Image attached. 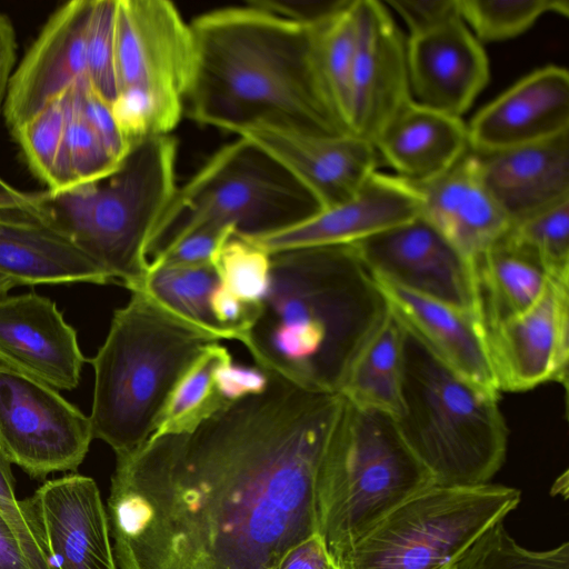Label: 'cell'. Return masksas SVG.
<instances>
[{
    "instance_id": "obj_26",
    "label": "cell",
    "mask_w": 569,
    "mask_h": 569,
    "mask_svg": "<svg viewBox=\"0 0 569 569\" xmlns=\"http://www.w3.org/2000/svg\"><path fill=\"white\" fill-rule=\"evenodd\" d=\"M0 273L18 286L112 283L107 273L48 224L0 212Z\"/></svg>"
},
{
    "instance_id": "obj_30",
    "label": "cell",
    "mask_w": 569,
    "mask_h": 569,
    "mask_svg": "<svg viewBox=\"0 0 569 569\" xmlns=\"http://www.w3.org/2000/svg\"><path fill=\"white\" fill-rule=\"evenodd\" d=\"M219 278L212 264L150 269L141 291L176 316L221 339H233L213 319L209 299Z\"/></svg>"
},
{
    "instance_id": "obj_37",
    "label": "cell",
    "mask_w": 569,
    "mask_h": 569,
    "mask_svg": "<svg viewBox=\"0 0 569 569\" xmlns=\"http://www.w3.org/2000/svg\"><path fill=\"white\" fill-rule=\"evenodd\" d=\"M211 264L219 282L239 299L260 303L270 284V254L238 234L217 251Z\"/></svg>"
},
{
    "instance_id": "obj_10",
    "label": "cell",
    "mask_w": 569,
    "mask_h": 569,
    "mask_svg": "<svg viewBox=\"0 0 569 569\" xmlns=\"http://www.w3.org/2000/svg\"><path fill=\"white\" fill-rule=\"evenodd\" d=\"M93 439L90 418L58 390L0 365V449L34 479L76 471Z\"/></svg>"
},
{
    "instance_id": "obj_41",
    "label": "cell",
    "mask_w": 569,
    "mask_h": 569,
    "mask_svg": "<svg viewBox=\"0 0 569 569\" xmlns=\"http://www.w3.org/2000/svg\"><path fill=\"white\" fill-rule=\"evenodd\" d=\"M74 96L79 109L91 129L112 158L121 162L130 149L118 131L110 103L92 89L88 79H83L74 86Z\"/></svg>"
},
{
    "instance_id": "obj_28",
    "label": "cell",
    "mask_w": 569,
    "mask_h": 569,
    "mask_svg": "<svg viewBox=\"0 0 569 569\" xmlns=\"http://www.w3.org/2000/svg\"><path fill=\"white\" fill-rule=\"evenodd\" d=\"M548 278L535 254L506 236L501 237L482 254L476 266L485 330L533 306L542 295Z\"/></svg>"
},
{
    "instance_id": "obj_16",
    "label": "cell",
    "mask_w": 569,
    "mask_h": 569,
    "mask_svg": "<svg viewBox=\"0 0 569 569\" xmlns=\"http://www.w3.org/2000/svg\"><path fill=\"white\" fill-rule=\"evenodd\" d=\"M92 0H71L47 20L13 71L3 117L11 132L87 79L86 46Z\"/></svg>"
},
{
    "instance_id": "obj_25",
    "label": "cell",
    "mask_w": 569,
    "mask_h": 569,
    "mask_svg": "<svg viewBox=\"0 0 569 569\" xmlns=\"http://www.w3.org/2000/svg\"><path fill=\"white\" fill-rule=\"evenodd\" d=\"M373 144L396 176L410 183L441 176L470 149L468 128L461 118L412 100L387 123Z\"/></svg>"
},
{
    "instance_id": "obj_2",
    "label": "cell",
    "mask_w": 569,
    "mask_h": 569,
    "mask_svg": "<svg viewBox=\"0 0 569 569\" xmlns=\"http://www.w3.org/2000/svg\"><path fill=\"white\" fill-rule=\"evenodd\" d=\"M190 24L197 63L184 99L189 119L233 134L253 126L349 133L319 73L313 24L256 1L208 11Z\"/></svg>"
},
{
    "instance_id": "obj_13",
    "label": "cell",
    "mask_w": 569,
    "mask_h": 569,
    "mask_svg": "<svg viewBox=\"0 0 569 569\" xmlns=\"http://www.w3.org/2000/svg\"><path fill=\"white\" fill-rule=\"evenodd\" d=\"M486 340L499 392H522L549 381L567 389L569 280L549 277L533 306L487 328Z\"/></svg>"
},
{
    "instance_id": "obj_34",
    "label": "cell",
    "mask_w": 569,
    "mask_h": 569,
    "mask_svg": "<svg viewBox=\"0 0 569 569\" xmlns=\"http://www.w3.org/2000/svg\"><path fill=\"white\" fill-rule=\"evenodd\" d=\"M459 13L481 41H502L527 31L541 16L567 17V0H458Z\"/></svg>"
},
{
    "instance_id": "obj_40",
    "label": "cell",
    "mask_w": 569,
    "mask_h": 569,
    "mask_svg": "<svg viewBox=\"0 0 569 569\" xmlns=\"http://www.w3.org/2000/svg\"><path fill=\"white\" fill-rule=\"evenodd\" d=\"M234 233V228L230 226L200 227L153 259L148 271L162 266L211 264L217 251Z\"/></svg>"
},
{
    "instance_id": "obj_19",
    "label": "cell",
    "mask_w": 569,
    "mask_h": 569,
    "mask_svg": "<svg viewBox=\"0 0 569 569\" xmlns=\"http://www.w3.org/2000/svg\"><path fill=\"white\" fill-rule=\"evenodd\" d=\"M87 361L54 301L33 291L0 296V365L56 390H72Z\"/></svg>"
},
{
    "instance_id": "obj_38",
    "label": "cell",
    "mask_w": 569,
    "mask_h": 569,
    "mask_svg": "<svg viewBox=\"0 0 569 569\" xmlns=\"http://www.w3.org/2000/svg\"><path fill=\"white\" fill-rule=\"evenodd\" d=\"M71 89L12 131L30 170L47 187L62 150Z\"/></svg>"
},
{
    "instance_id": "obj_18",
    "label": "cell",
    "mask_w": 569,
    "mask_h": 569,
    "mask_svg": "<svg viewBox=\"0 0 569 569\" xmlns=\"http://www.w3.org/2000/svg\"><path fill=\"white\" fill-rule=\"evenodd\" d=\"M420 214L416 188L398 176L376 171L360 191L303 220L257 237H243L269 254L311 247L351 244ZM242 237V236H240Z\"/></svg>"
},
{
    "instance_id": "obj_22",
    "label": "cell",
    "mask_w": 569,
    "mask_h": 569,
    "mask_svg": "<svg viewBox=\"0 0 569 569\" xmlns=\"http://www.w3.org/2000/svg\"><path fill=\"white\" fill-rule=\"evenodd\" d=\"M468 128L469 148L489 152L569 132V73L559 66L535 70L481 109Z\"/></svg>"
},
{
    "instance_id": "obj_32",
    "label": "cell",
    "mask_w": 569,
    "mask_h": 569,
    "mask_svg": "<svg viewBox=\"0 0 569 569\" xmlns=\"http://www.w3.org/2000/svg\"><path fill=\"white\" fill-rule=\"evenodd\" d=\"M74 86L70 93L62 150L47 189L52 193L104 179L120 163L108 152L82 116Z\"/></svg>"
},
{
    "instance_id": "obj_39",
    "label": "cell",
    "mask_w": 569,
    "mask_h": 569,
    "mask_svg": "<svg viewBox=\"0 0 569 569\" xmlns=\"http://www.w3.org/2000/svg\"><path fill=\"white\" fill-rule=\"evenodd\" d=\"M117 0H92L87 33V79L108 103L119 92L116 68Z\"/></svg>"
},
{
    "instance_id": "obj_14",
    "label": "cell",
    "mask_w": 569,
    "mask_h": 569,
    "mask_svg": "<svg viewBox=\"0 0 569 569\" xmlns=\"http://www.w3.org/2000/svg\"><path fill=\"white\" fill-rule=\"evenodd\" d=\"M356 42L348 128L373 143L387 123L411 101L407 41L387 7L355 0Z\"/></svg>"
},
{
    "instance_id": "obj_46",
    "label": "cell",
    "mask_w": 569,
    "mask_h": 569,
    "mask_svg": "<svg viewBox=\"0 0 569 569\" xmlns=\"http://www.w3.org/2000/svg\"><path fill=\"white\" fill-rule=\"evenodd\" d=\"M17 40L10 18L0 11V119L16 63Z\"/></svg>"
},
{
    "instance_id": "obj_1",
    "label": "cell",
    "mask_w": 569,
    "mask_h": 569,
    "mask_svg": "<svg viewBox=\"0 0 569 569\" xmlns=\"http://www.w3.org/2000/svg\"><path fill=\"white\" fill-rule=\"evenodd\" d=\"M259 395L116 458L118 569H276L318 532L316 481L347 400L269 366Z\"/></svg>"
},
{
    "instance_id": "obj_27",
    "label": "cell",
    "mask_w": 569,
    "mask_h": 569,
    "mask_svg": "<svg viewBox=\"0 0 569 569\" xmlns=\"http://www.w3.org/2000/svg\"><path fill=\"white\" fill-rule=\"evenodd\" d=\"M407 332L388 309L352 359L338 393L360 409L397 418L402 410Z\"/></svg>"
},
{
    "instance_id": "obj_9",
    "label": "cell",
    "mask_w": 569,
    "mask_h": 569,
    "mask_svg": "<svg viewBox=\"0 0 569 569\" xmlns=\"http://www.w3.org/2000/svg\"><path fill=\"white\" fill-rule=\"evenodd\" d=\"M520 500L518 489L503 485H433L389 512L336 561L340 569H457L472 543Z\"/></svg>"
},
{
    "instance_id": "obj_44",
    "label": "cell",
    "mask_w": 569,
    "mask_h": 569,
    "mask_svg": "<svg viewBox=\"0 0 569 569\" xmlns=\"http://www.w3.org/2000/svg\"><path fill=\"white\" fill-rule=\"evenodd\" d=\"M213 385L224 400L236 401L261 393L267 388L268 376L258 366H242L230 359L214 369Z\"/></svg>"
},
{
    "instance_id": "obj_33",
    "label": "cell",
    "mask_w": 569,
    "mask_h": 569,
    "mask_svg": "<svg viewBox=\"0 0 569 569\" xmlns=\"http://www.w3.org/2000/svg\"><path fill=\"white\" fill-rule=\"evenodd\" d=\"M110 107L118 131L131 149L148 139L170 134L182 118L184 100L133 86L120 89Z\"/></svg>"
},
{
    "instance_id": "obj_4",
    "label": "cell",
    "mask_w": 569,
    "mask_h": 569,
    "mask_svg": "<svg viewBox=\"0 0 569 569\" xmlns=\"http://www.w3.org/2000/svg\"><path fill=\"white\" fill-rule=\"evenodd\" d=\"M178 141L171 136L132 147L104 179L61 192H40L34 219L97 263L112 283L141 291L148 247L178 186Z\"/></svg>"
},
{
    "instance_id": "obj_20",
    "label": "cell",
    "mask_w": 569,
    "mask_h": 569,
    "mask_svg": "<svg viewBox=\"0 0 569 569\" xmlns=\"http://www.w3.org/2000/svg\"><path fill=\"white\" fill-rule=\"evenodd\" d=\"M407 67L411 100L457 118L489 80L482 44L460 16L409 36Z\"/></svg>"
},
{
    "instance_id": "obj_36",
    "label": "cell",
    "mask_w": 569,
    "mask_h": 569,
    "mask_svg": "<svg viewBox=\"0 0 569 569\" xmlns=\"http://www.w3.org/2000/svg\"><path fill=\"white\" fill-rule=\"evenodd\" d=\"M457 569H569V542L549 550H530L520 546L499 521L472 543Z\"/></svg>"
},
{
    "instance_id": "obj_24",
    "label": "cell",
    "mask_w": 569,
    "mask_h": 569,
    "mask_svg": "<svg viewBox=\"0 0 569 569\" xmlns=\"http://www.w3.org/2000/svg\"><path fill=\"white\" fill-rule=\"evenodd\" d=\"M481 179L510 222L569 200V132L476 152Z\"/></svg>"
},
{
    "instance_id": "obj_12",
    "label": "cell",
    "mask_w": 569,
    "mask_h": 569,
    "mask_svg": "<svg viewBox=\"0 0 569 569\" xmlns=\"http://www.w3.org/2000/svg\"><path fill=\"white\" fill-rule=\"evenodd\" d=\"M351 244L372 274L471 311L482 322L471 268L422 217Z\"/></svg>"
},
{
    "instance_id": "obj_15",
    "label": "cell",
    "mask_w": 569,
    "mask_h": 569,
    "mask_svg": "<svg viewBox=\"0 0 569 569\" xmlns=\"http://www.w3.org/2000/svg\"><path fill=\"white\" fill-rule=\"evenodd\" d=\"M237 137L250 141L287 170L326 209L357 194L379 166L375 144L355 134L318 136L253 126Z\"/></svg>"
},
{
    "instance_id": "obj_3",
    "label": "cell",
    "mask_w": 569,
    "mask_h": 569,
    "mask_svg": "<svg viewBox=\"0 0 569 569\" xmlns=\"http://www.w3.org/2000/svg\"><path fill=\"white\" fill-rule=\"evenodd\" d=\"M220 339L176 316L143 291L113 312L97 355L90 422L116 458L131 456L154 432L179 379L206 346Z\"/></svg>"
},
{
    "instance_id": "obj_21",
    "label": "cell",
    "mask_w": 569,
    "mask_h": 569,
    "mask_svg": "<svg viewBox=\"0 0 569 569\" xmlns=\"http://www.w3.org/2000/svg\"><path fill=\"white\" fill-rule=\"evenodd\" d=\"M388 309L436 359L471 385L500 393L486 330L471 311L417 293L373 274Z\"/></svg>"
},
{
    "instance_id": "obj_47",
    "label": "cell",
    "mask_w": 569,
    "mask_h": 569,
    "mask_svg": "<svg viewBox=\"0 0 569 569\" xmlns=\"http://www.w3.org/2000/svg\"><path fill=\"white\" fill-rule=\"evenodd\" d=\"M0 569H30L22 547L4 517L0 513Z\"/></svg>"
},
{
    "instance_id": "obj_42",
    "label": "cell",
    "mask_w": 569,
    "mask_h": 569,
    "mask_svg": "<svg viewBox=\"0 0 569 569\" xmlns=\"http://www.w3.org/2000/svg\"><path fill=\"white\" fill-rule=\"evenodd\" d=\"M209 306L216 322L229 331L233 340L246 345L249 333L259 318L261 302H246L219 282L210 296Z\"/></svg>"
},
{
    "instance_id": "obj_29",
    "label": "cell",
    "mask_w": 569,
    "mask_h": 569,
    "mask_svg": "<svg viewBox=\"0 0 569 569\" xmlns=\"http://www.w3.org/2000/svg\"><path fill=\"white\" fill-rule=\"evenodd\" d=\"M230 359V352L219 341L206 346L173 388L150 438L189 432L230 402L219 395L213 385L214 369Z\"/></svg>"
},
{
    "instance_id": "obj_5",
    "label": "cell",
    "mask_w": 569,
    "mask_h": 569,
    "mask_svg": "<svg viewBox=\"0 0 569 569\" xmlns=\"http://www.w3.org/2000/svg\"><path fill=\"white\" fill-rule=\"evenodd\" d=\"M395 421L436 486L489 483L506 460L499 395L457 376L408 332L402 410Z\"/></svg>"
},
{
    "instance_id": "obj_31",
    "label": "cell",
    "mask_w": 569,
    "mask_h": 569,
    "mask_svg": "<svg viewBox=\"0 0 569 569\" xmlns=\"http://www.w3.org/2000/svg\"><path fill=\"white\" fill-rule=\"evenodd\" d=\"M353 3L355 0H351L343 10L313 24L315 52L319 73L331 107L348 132L356 42Z\"/></svg>"
},
{
    "instance_id": "obj_48",
    "label": "cell",
    "mask_w": 569,
    "mask_h": 569,
    "mask_svg": "<svg viewBox=\"0 0 569 569\" xmlns=\"http://www.w3.org/2000/svg\"><path fill=\"white\" fill-rule=\"evenodd\" d=\"M40 192H23L0 177V203L10 212L34 218L39 208Z\"/></svg>"
},
{
    "instance_id": "obj_51",
    "label": "cell",
    "mask_w": 569,
    "mask_h": 569,
    "mask_svg": "<svg viewBox=\"0 0 569 569\" xmlns=\"http://www.w3.org/2000/svg\"><path fill=\"white\" fill-rule=\"evenodd\" d=\"M0 212H9V211L0 203Z\"/></svg>"
},
{
    "instance_id": "obj_8",
    "label": "cell",
    "mask_w": 569,
    "mask_h": 569,
    "mask_svg": "<svg viewBox=\"0 0 569 569\" xmlns=\"http://www.w3.org/2000/svg\"><path fill=\"white\" fill-rule=\"evenodd\" d=\"M270 261L269 290L254 325L311 331L343 378L388 310L373 274L352 244L281 251Z\"/></svg>"
},
{
    "instance_id": "obj_23",
    "label": "cell",
    "mask_w": 569,
    "mask_h": 569,
    "mask_svg": "<svg viewBox=\"0 0 569 569\" xmlns=\"http://www.w3.org/2000/svg\"><path fill=\"white\" fill-rule=\"evenodd\" d=\"M411 184L420 199L419 216L460 253L476 277L479 259L511 224L481 179L477 154L469 149L441 176Z\"/></svg>"
},
{
    "instance_id": "obj_17",
    "label": "cell",
    "mask_w": 569,
    "mask_h": 569,
    "mask_svg": "<svg viewBox=\"0 0 569 569\" xmlns=\"http://www.w3.org/2000/svg\"><path fill=\"white\" fill-rule=\"evenodd\" d=\"M54 569H118L96 481L69 473L22 499Z\"/></svg>"
},
{
    "instance_id": "obj_6",
    "label": "cell",
    "mask_w": 569,
    "mask_h": 569,
    "mask_svg": "<svg viewBox=\"0 0 569 569\" xmlns=\"http://www.w3.org/2000/svg\"><path fill=\"white\" fill-rule=\"evenodd\" d=\"M433 485L395 418L347 401L317 476L318 533L337 560L389 512Z\"/></svg>"
},
{
    "instance_id": "obj_50",
    "label": "cell",
    "mask_w": 569,
    "mask_h": 569,
    "mask_svg": "<svg viewBox=\"0 0 569 569\" xmlns=\"http://www.w3.org/2000/svg\"><path fill=\"white\" fill-rule=\"evenodd\" d=\"M18 286L10 277L0 273V296L6 295L10 289Z\"/></svg>"
},
{
    "instance_id": "obj_35",
    "label": "cell",
    "mask_w": 569,
    "mask_h": 569,
    "mask_svg": "<svg viewBox=\"0 0 569 569\" xmlns=\"http://www.w3.org/2000/svg\"><path fill=\"white\" fill-rule=\"evenodd\" d=\"M505 236L535 254L550 278L569 280V200L512 222Z\"/></svg>"
},
{
    "instance_id": "obj_49",
    "label": "cell",
    "mask_w": 569,
    "mask_h": 569,
    "mask_svg": "<svg viewBox=\"0 0 569 569\" xmlns=\"http://www.w3.org/2000/svg\"><path fill=\"white\" fill-rule=\"evenodd\" d=\"M550 492L552 496L560 495V496H563L565 499H567V497H568V472L567 471H565V473L555 481L553 486L551 487Z\"/></svg>"
},
{
    "instance_id": "obj_11",
    "label": "cell",
    "mask_w": 569,
    "mask_h": 569,
    "mask_svg": "<svg viewBox=\"0 0 569 569\" xmlns=\"http://www.w3.org/2000/svg\"><path fill=\"white\" fill-rule=\"evenodd\" d=\"M197 63L192 27L167 0H117L116 68L119 90L144 87L182 100Z\"/></svg>"
},
{
    "instance_id": "obj_43",
    "label": "cell",
    "mask_w": 569,
    "mask_h": 569,
    "mask_svg": "<svg viewBox=\"0 0 569 569\" xmlns=\"http://www.w3.org/2000/svg\"><path fill=\"white\" fill-rule=\"evenodd\" d=\"M387 4L401 17L409 36L425 32L460 16L458 0H390Z\"/></svg>"
},
{
    "instance_id": "obj_7",
    "label": "cell",
    "mask_w": 569,
    "mask_h": 569,
    "mask_svg": "<svg viewBox=\"0 0 569 569\" xmlns=\"http://www.w3.org/2000/svg\"><path fill=\"white\" fill-rule=\"evenodd\" d=\"M319 209L277 161L237 137L177 188L151 237L148 260L203 226H230L238 236L257 237L295 224Z\"/></svg>"
},
{
    "instance_id": "obj_45",
    "label": "cell",
    "mask_w": 569,
    "mask_h": 569,
    "mask_svg": "<svg viewBox=\"0 0 569 569\" xmlns=\"http://www.w3.org/2000/svg\"><path fill=\"white\" fill-rule=\"evenodd\" d=\"M276 569H340V567L317 532L295 545Z\"/></svg>"
}]
</instances>
